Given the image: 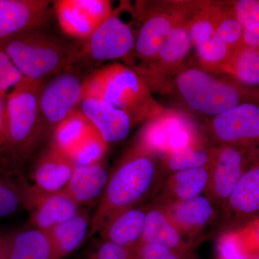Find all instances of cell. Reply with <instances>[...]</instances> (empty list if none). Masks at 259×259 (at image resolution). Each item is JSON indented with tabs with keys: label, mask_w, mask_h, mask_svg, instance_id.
<instances>
[{
	"label": "cell",
	"mask_w": 259,
	"mask_h": 259,
	"mask_svg": "<svg viewBox=\"0 0 259 259\" xmlns=\"http://www.w3.org/2000/svg\"><path fill=\"white\" fill-rule=\"evenodd\" d=\"M165 177L158 158L133 146L110 171L92 217L90 236L117 213L154 199Z\"/></svg>",
	"instance_id": "cell-1"
},
{
	"label": "cell",
	"mask_w": 259,
	"mask_h": 259,
	"mask_svg": "<svg viewBox=\"0 0 259 259\" xmlns=\"http://www.w3.org/2000/svg\"><path fill=\"white\" fill-rule=\"evenodd\" d=\"M44 82L24 78L8 95L4 138L0 144V168L20 172L46 136L39 110Z\"/></svg>",
	"instance_id": "cell-2"
},
{
	"label": "cell",
	"mask_w": 259,
	"mask_h": 259,
	"mask_svg": "<svg viewBox=\"0 0 259 259\" xmlns=\"http://www.w3.org/2000/svg\"><path fill=\"white\" fill-rule=\"evenodd\" d=\"M84 97L107 102L126 112L134 125L146 122L163 110L147 83L131 66L112 63L88 76Z\"/></svg>",
	"instance_id": "cell-3"
},
{
	"label": "cell",
	"mask_w": 259,
	"mask_h": 259,
	"mask_svg": "<svg viewBox=\"0 0 259 259\" xmlns=\"http://www.w3.org/2000/svg\"><path fill=\"white\" fill-rule=\"evenodd\" d=\"M0 48L24 78L39 82L74 66L79 54V47L69 45L39 29L0 40Z\"/></svg>",
	"instance_id": "cell-4"
},
{
	"label": "cell",
	"mask_w": 259,
	"mask_h": 259,
	"mask_svg": "<svg viewBox=\"0 0 259 259\" xmlns=\"http://www.w3.org/2000/svg\"><path fill=\"white\" fill-rule=\"evenodd\" d=\"M174 89L194 112L214 117L245 103L259 105V89L214 77L199 68H185L179 73Z\"/></svg>",
	"instance_id": "cell-5"
},
{
	"label": "cell",
	"mask_w": 259,
	"mask_h": 259,
	"mask_svg": "<svg viewBox=\"0 0 259 259\" xmlns=\"http://www.w3.org/2000/svg\"><path fill=\"white\" fill-rule=\"evenodd\" d=\"M196 4L197 1L138 2L140 25L129 55H135L139 61L129 66L144 64L154 57L175 29L192 15Z\"/></svg>",
	"instance_id": "cell-6"
},
{
	"label": "cell",
	"mask_w": 259,
	"mask_h": 259,
	"mask_svg": "<svg viewBox=\"0 0 259 259\" xmlns=\"http://www.w3.org/2000/svg\"><path fill=\"white\" fill-rule=\"evenodd\" d=\"M206 139L188 113L164 108L159 115L145 122L134 146L161 160Z\"/></svg>",
	"instance_id": "cell-7"
},
{
	"label": "cell",
	"mask_w": 259,
	"mask_h": 259,
	"mask_svg": "<svg viewBox=\"0 0 259 259\" xmlns=\"http://www.w3.org/2000/svg\"><path fill=\"white\" fill-rule=\"evenodd\" d=\"M192 15L175 29L154 57L144 64L131 67L147 83L153 93H171L177 75L185 69L186 58L192 47L189 31Z\"/></svg>",
	"instance_id": "cell-8"
},
{
	"label": "cell",
	"mask_w": 259,
	"mask_h": 259,
	"mask_svg": "<svg viewBox=\"0 0 259 259\" xmlns=\"http://www.w3.org/2000/svg\"><path fill=\"white\" fill-rule=\"evenodd\" d=\"M258 150L259 144L217 146L209 164V185L205 194L217 204L221 212Z\"/></svg>",
	"instance_id": "cell-9"
},
{
	"label": "cell",
	"mask_w": 259,
	"mask_h": 259,
	"mask_svg": "<svg viewBox=\"0 0 259 259\" xmlns=\"http://www.w3.org/2000/svg\"><path fill=\"white\" fill-rule=\"evenodd\" d=\"M88 77L83 78L71 66L42 85L39 110L47 134H53L58 125L81 104Z\"/></svg>",
	"instance_id": "cell-10"
},
{
	"label": "cell",
	"mask_w": 259,
	"mask_h": 259,
	"mask_svg": "<svg viewBox=\"0 0 259 259\" xmlns=\"http://www.w3.org/2000/svg\"><path fill=\"white\" fill-rule=\"evenodd\" d=\"M207 139L215 146L259 144V105L245 103L214 116L206 123Z\"/></svg>",
	"instance_id": "cell-11"
},
{
	"label": "cell",
	"mask_w": 259,
	"mask_h": 259,
	"mask_svg": "<svg viewBox=\"0 0 259 259\" xmlns=\"http://www.w3.org/2000/svg\"><path fill=\"white\" fill-rule=\"evenodd\" d=\"M135 40L133 29L113 12L79 48L77 61L88 58L102 62L127 57L134 49Z\"/></svg>",
	"instance_id": "cell-12"
},
{
	"label": "cell",
	"mask_w": 259,
	"mask_h": 259,
	"mask_svg": "<svg viewBox=\"0 0 259 259\" xmlns=\"http://www.w3.org/2000/svg\"><path fill=\"white\" fill-rule=\"evenodd\" d=\"M54 8L63 31L83 40L114 12L107 0H58Z\"/></svg>",
	"instance_id": "cell-13"
},
{
	"label": "cell",
	"mask_w": 259,
	"mask_h": 259,
	"mask_svg": "<svg viewBox=\"0 0 259 259\" xmlns=\"http://www.w3.org/2000/svg\"><path fill=\"white\" fill-rule=\"evenodd\" d=\"M259 218V150L222 212L223 231L239 229Z\"/></svg>",
	"instance_id": "cell-14"
},
{
	"label": "cell",
	"mask_w": 259,
	"mask_h": 259,
	"mask_svg": "<svg viewBox=\"0 0 259 259\" xmlns=\"http://www.w3.org/2000/svg\"><path fill=\"white\" fill-rule=\"evenodd\" d=\"M163 207L180 231L196 245L203 239L204 232L218 218L222 219L221 209L205 194Z\"/></svg>",
	"instance_id": "cell-15"
},
{
	"label": "cell",
	"mask_w": 259,
	"mask_h": 259,
	"mask_svg": "<svg viewBox=\"0 0 259 259\" xmlns=\"http://www.w3.org/2000/svg\"><path fill=\"white\" fill-rule=\"evenodd\" d=\"M52 5L47 0H0V40L41 28Z\"/></svg>",
	"instance_id": "cell-16"
},
{
	"label": "cell",
	"mask_w": 259,
	"mask_h": 259,
	"mask_svg": "<svg viewBox=\"0 0 259 259\" xmlns=\"http://www.w3.org/2000/svg\"><path fill=\"white\" fill-rule=\"evenodd\" d=\"M26 209L30 212L32 228L44 232L71 219L81 209L64 191L44 194L32 185L29 187Z\"/></svg>",
	"instance_id": "cell-17"
},
{
	"label": "cell",
	"mask_w": 259,
	"mask_h": 259,
	"mask_svg": "<svg viewBox=\"0 0 259 259\" xmlns=\"http://www.w3.org/2000/svg\"><path fill=\"white\" fill-rule=\"evenodd\" d=\"M71 158L51 143L40 153L32 166V187L44 194L62 192L76 169Z\"/></svg>",
	"instance_id": "cell-18"
},
{
	"label": "cell",
	"mask_w": 259,
	"mask_h": 259,
	"mask_svg": "<svg viewBox=\"0 0 259 259\" xmlns=\"http://www.w3.org/2000/svg\"><path fill=\"white\" fill-rule=\"evenodd\" d=\"M80 111L107 144L123 141L134 126L123 110L99 99L84 97L80 104Z\"/></svg>",
	"instance_id": "cell-19"
},
{
	"label": "cell",
	"mask_w": 259,
	"mask_h": 259,
	"mask_svg": "<svg viewBox=\"0 0 259 259\" xmlns=\"http://www.w3.org/2000/svg\"><path fill=\"white\" fill-rule=\"evenodd\" d=\"M209 166L182 170L163 179L153 202L162 206L204 194L208 188Z\"/></svg>",
	"instance_id": "cell-20"
},
{
	"label": "cell",
	"mask_w": 259,
	"mask_h": 259,
	"mask_svg": "<svg viewBox=\"0 0 259 259\" xmlns=\"http://www.w3.org/2000/svg\"><path fill=\"white\" fill-rule=\"evenodd\" d=\"M153 243L182 252L194 250V245L173 222L163 206L154 202L147 204L141 244Z\"/></svg>",
	"instance_id": "cell-21"
},
{
	"label": "cell",
	"mask_w": 259,
	"mask_h": 259,
	"mask_svg": "<svg viewBox=\"0 0 259 259\" xmlns=\"http://www.w3.org/2000/svg\"><path fill=\"white\" fill-rule=\"evenodd\" d=\"M146 209L147 204H142L112 216L99 231L102 240L134 253L142 240Z\"/></svg>",
	"instance_id": "cell-22"
},
{
	"label": "cell",
	"mask_w": 259,
	"mask_h": 259,
	"mask_svg": "<svg viewBox=\"0 0 259 259\" xmlns=\"http://www.w3.org/2000/svg\"><path fill=\"white\" fill-rule=\"evenodd\" d=\"M110 175L103 160L88 166H76L64 192L80 207L95 202L98 204Z\"/></svg>",
	"instance_id": "cell-23"
},
{
	"label": "cell",
	"mask_w": 259,
	"mask_h": 259,
	"mask_svg": "<svg viewBox=\"0 0 259 259\" xmlns=\"http://www.w3.org/2000/svg\"><path fill=\"white\" fill-rule=\"evenodd\" d=\"M92 218L81 209L71 219L46 232L51 247V259H64L82 244L90 232Z\"/></svg>",
	"instance_id": "cell-24"
},
{
	"label": "cell",
	"mask_w": 259,
	"mask_h": 259,
	"mask_svg": "<svg viewBox=\"0 0 259 259\" xmlns=\"http://www.w3.org/2000/svg\"><path fill=\"white\" fill-rule=\"evenodd\" d=\"M4 259H51L47 233L32 227L5 236Z\"/></svg>",
	"instance_id": "cell-25"
},
{
	"label": "cell",
	"mask_w": 259,
	"mask_h": 259,
	"mask_svg": "<svg viewBox=\"0 0 259 259\" xmlns=\"http://www.w3.org/2000/svg\"><path fill=\"white\" fill-rule=\"evenodd\" d=\"M216 149L217 146L206 139L171 153L160 160L165 176L182 170L209 166Z\"/></svg>",
	"instance_id": "cell-26"
},
{
	"label": "cell",
	"mask_w": 259,
	"mask_h": 259,
	"mask_svg": "<svg viewBox=\"0 0 259 259\" xmlns=\"http://www.w3.org/2000/svg\"><path fill=\"white\" fill-rule=\"evenodd\" d=\"M225 8V1H197L189 22L192 47L210 40Z\"/></svg>",
	"instance_id": "cell-27"
},
{
	"label": "cell",
	"mask_w": 259,
	"mask_h": 259,
	"mask_svg": "<svg viewBox=\"0 0 259 259\" xmlns=\"http://www.w3.org/2000/svg\"><path fill=\"white\" fill-rule=\"evenodd\" d=\"M29 186L20 172L0 168V219L26 209Z\"/></svg>",
	"instance_id": "cell-28"
},
{
	"label": "cell",
	"mask_w": 259,
	"mask_h": 259,
	"mask_svg": "<svg viewBox=\"0 0 259 259\" xmlns=\"http://www.w3.org/2000/svg\"><path fill=\"white\" fill-rule=\"evenodd\" d=\"M225 73L243 86L259 85V50L238 45L232 53Z\"/></svg>",
	"instance_id": "cell-29"
},
{
	"label": "cell",
	"mask_w": 259,
	"mask_h": 259,
	"mask_svg": "<svg viewBox=\"0 0 259 259\" xmlns=\"http://www.w3.org/2000/svg\"><path fill=\"white\" fill-rule=\"evenodd\" d=\"M93 124L80 110H74L53 133L51 142L69 156L88 134Z\"/></svg>",
	"instance_id": "cell-30"
},
{
	"label": "cell",
	"mask_w": 259,
	"mask_h": 259,
	"mask_svg": "<svg viewBox=\"0 0 259 259\" xmlns=\"http://www.w3.org/2000/svg\"><path fill=\"white\" fill-rule=\"evenodd\" d=\"M201 68L207 72L225 73L233 50L216 37L195 46Z\"/></svg>",
	"instance_id": "cell-31"
},
{
	"label": "cell",
	"mask_w": 259,
	"mask_h": 259,
	"mask_svg": "<svg viewBox=\"0 0 259 259\" xmlns=\"http://www.w3.org/2000/svg\"><path fill=\"white\" fill-rule=\"evenodd\" d=\"M107 146L108 144L93 125L69 156L76 166H88L103 160Z\"/></svg>",
	"instance_id": "cell-32"
},
{
	"label": "cell",
	"mask_w": 259,
	"mask_h": 259,
	"mask_svg": "<svg viewBox=\"0 0 259 259\" xmlns=\"http://www.w3.org/2000/svg\"><path fill=\"white\" fill-rule=\"evenodd\" d=\"M243 31L244 28L232 11L231 1L225 2L224 10L218 21L214 36L233 51L241 44Z\"/></svg>",
	"instance_id": "cell-33"
},
{
	"label": "cell",
	"mask_w": 259,
	"mask_h": 259,
	"mask_svg": "<svg viewBox=\"0 0 259 259\" xmlns=\"http://www.w3.org/2000/svg\"><path fill=\"white\" fill-rule=\"evenodd\" d=\"M239 229L225 230L216 243V259H248Z\"/></svg>",
	"instance_id": "cell-34"
},
{
	"label": "cell",
	"mask_w": 259,
	"mask_h": 259,
	"mask_svg": "<svg viewBox=\"0 0 259 259\" xmlns=\"http://www.w3.org/2000/svg\"><path fill=\"white\" fill-rule=\"evenodd\" d=\"M231 9L243 28L259 24V0L231 1Z\"/></svg>",
	"instance_id": "cell-35"
},
{
	"label": "cell",
	"mask_w": 259,
	"mask_h": 259,
	"mask_svg": "<svg viewBox=\"0 0 259 259\" xmlns=\"http://www.w3.org/2000/svg\"><path fill=\"white\" fill-rule=\"evenodd\" d=\"M190 251L182 252L163 245L144 243L133 253L136 259H183Z\"/></svg>",
	"instance_id": "cell-36"
},
{
	"label": "cell",
	"mask_w": 259,
	"mask_h": 259,
	"mask_svg": "<svg viewBox=\"0 0 259 259\" xmlns=\"http://www.w3.org/2000/svg\"><path fill=\"white\" fill-rule=\"evenodd\" d=\"M24 76L16 67L9 56L0 48V90L5 92L16 86Z\"/></svg>",
	"instance_id": "cell-37"
},
{
	"label": "cell",
	"mask_w": 259,
	"mask_h": 259,
	"mask_svg": "<svg viewBox=\"0 0 259 259\" xmlns=\"http://www.w3.org/2000/svg\"><path fill=\"white\" fill-rule=\"evenodd\" d=\"M132 254L125 248L102 239L87 259H131Z\"/></svg>",
	"instance_id": "cell-38"
},
{
	"label": "cell",
	"mask_w": 259,
	"mask_h": 259,
	"mask_svg": "<svg viewBox=\"0 0 259 259\" xmlns=\"http://www.w3.org/2000/svg\"><path fill=\"white\" fill-rule=\"evenodd\" d=\"M249 256L259 255V218L239 228Z\"/></svg>",
	"instance_id": "cell-39"
},
{
	"label": "cell",
	"mask_w": 259,
	"mask_h": 259,
	"mask_svg": "<svg viewBox=\"0 0 259 259\" xmlns=\"http://www.w3.org/2000/svg\"><path fill=\"white\" fill-rule=\"evenodd\" d=\"M239 45L259 50V24L244 29Z\"/></svg>",
	"instance_id": "cell-40"
},
{
	"label": "cell",
	"mask_w": 259,
	"mask_h": 259,
	"mask_svg": "<svg viewBox=\"0 0 259 259\" xmlns=\"http://www.w3.org/2000/svg\"><path fill=\"white\" fill-rule=\"evenodd\" d=\"M8 112V96L5 92L0 90V144L4 138Z\"/></svg>",
	"instance_id": "cell-41"
},
{
	"label": "cell",
	"mask_w": 259,
	"mask_h": 259,
	"mask_svg": "<svg viewBox=\"0 0 259 259\" xmlns=\"http://www.w3.org/2000/svg\"><path fill=\"white\" fill-rule=\"evenodd\" d=\"M5 236H0V259H4Z\"/></svg>",
	"instance_id": "cell-42"
},
{
	"label": "cell",
	"mask_w": 259,
	"mask_h": 259,
	"mask_svg": "<svg viewBox=\"0 0 259 259\" xmlns=\"http://www.w3.org/2000/svg\"><path fill=\"white\" fill-rule=\"evenodd\" d=\"M183 259H199V257L196 254L195 250H191Z\"/></svg>",
	"instance_id": "cell-43"
},
{
	"label": "cell",
	"mask_w": 259,
	"mask_h": 259,
	"mask_svg": "<svg viewBox=\"0 0 259 259\" xmlns=\"http://www.w3.org/2000/svg\"><path fill=\"white\" fill-rule=\"evenodd\" d=\"M248 259H259V255H252V256H250Z\"/></svg>",
	"instance_id": "cell-44"
},
{
	"label": "cell",
	"mask_w": 259,
	"mask_h": 259,
	"mask_svg": "<svg viewBox=\"0 0 259 259\" xmlns=\"http://www.w3.org/2000/svg\"><path fill=\"white\" fill-rule=\"evenodd\" d=\"M131 259H136V258H135V255L134 254L132 255V257H131Z\"/></svg>",
	"instance_id": "cell-45"
}]
</instances>
